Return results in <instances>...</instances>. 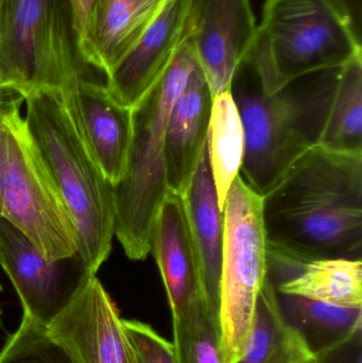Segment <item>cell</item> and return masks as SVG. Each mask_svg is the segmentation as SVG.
<instances>
[{
	"label": "cell",
	"mask_w": 362,
	"mask_h": 363,
	"mask_svg": "<svg viewBox=\"0 0 362 363\" xmlns=\"http://www.w3.org/2000/svg\"><path fill=\"white\" fill-rule=\"evenodd\" d=\"M219 328L223 363L242 357L259 294L268 277V245L261 196L238 176L223 206Z\"/></svg>",
	"instance_id": "8"
},
{
	"label": "cell",
	"mask_w": 362,
	"mask_h": 363,
	"mask_svg": "<svg viewBox=\"0 0 362 363\" xmlns=\"http://www.w3.org/2000/svg\"><path fill=\"white\" fill-rule=\"evenodd\" d=\"M123 328L142 363H176L172 342L157 334L150 325L123 319Z\"/></svg>",
	"instance_id": "25"
},
{
	"label": "cell",
	"mask_w": 362,
	"mask_h": 363,
	"mask_svg": "<svg viewBox=\"0 0 362 363\" xmlns=\"http://www.w3.org/2000/svg\"><path fill=\"white\" fill-rule=\"evenodd\" d=\"M169 0H98L82 44L85 63L106 77L137 44Z\"/></svg>",
	"instance_id": "16"
},
{
	"label": "cell",
	"mask_w": 362,
	"mask_h": 363,
	"mask_svg": "<svg viewBox=\"0 0 362 363\" xmlns=\"http://www.w3.org/2000/svg\"><path fill=\"white\" fill-rule=\"evenodd\" d=\"M28 130L46 162L78 238V255L96 275L112 251L116 225L114 191L91 157L63 91L43 89L26 97Z\"/></svg>",
	"instance_id": "2"
},
{
	"label": "cell",
	"mask_w": 362,
	"mask_h": 363,
	"mask_svg": "<svg viewBox=\"0 0 362 363\" xmlns=\"http://www.w3.org/2000/svg\"><path fill=\"white\" fill-rule=\"evenodd\" d=\"M198 65L193 44L184 38L163 76L132 108L127 172L113 187L115 235L131 260L146 259L150 253L151 230L169 192L164 157L168 118Z\"/></svg>",
	"instance_id": "3"
},
{
	"label": "cell",
	"mask_w": 362,
	"mask_h": 363,
	"mask_svg": "<svg viewBox=\"0 0 362 363\" xmlns=\"http://www.w3.org/2000/svg\"><path fill=\"white\" fill-rule=\"evenodd\" d=\"M261 211L274 257L361 260L362 155L312 147L261 196Z\"/></svg>",
	"instance_id": "1"
},
{
	"label": "cell",
	"mask_w": 362,
	"mask_h": 363,
	"mask_svg": "<svg viewBox=\"0 0 362 363\" xmlns=\"http://www.w3.org/2000/svg\"><path fill=\"white\" fill-rule=\"evenodd\" d=\"M362 55L350 17L336 0H266L244 63L268 94Z\"/></svg>",
	"instance_id": "4"
},
{
	"label": "cell",
	"mask_w": 362,
	"mask_h": 363,
	"mask_svg": "<svg viewBox=\"0 0 362 363\" xmlns=\"http://www.w3.org/2000/svg\"><path fill=\"white\" fill-rule=\"evenodd\" d=\"M104 77L85 63L69 0H4L0 12V83L27 97L66 91L80 79Z\"/></svg>",
	"instance_id": "5"
},
{
	"label": "cell",
	"mask_w": 362,
	"mask_h": 363,
	"mask_svg": "<svg viewBox=\"0 0 362 363\" xmlns=\"http://www.w3.org/2000/svg\"><path fill=\"white\" fill-rule=\"evenodd\" d=\"M189 0H169L131 51L106 77V89L132 108L159 81L185 38Z\"/></svg>",
	"instance_id": "13"
},
{
	"label": "cell",
	"mask_w": 362,
	"mask_h": 363,
	"mask_svg": "<svg viewBox=\"0 0 362 363\" xmlns=\"http://www.w3.org/2000/svg\"><path fill=\"white\" fill-rule=\"evenodd\" d=\"M176 363H223L218 315L205 298L172 318Z\"/></svg>",
	"instance_id": "23"
},
{
	"label": "cell",
	"mask_w": 362,
	"mask_h": 363,
	"mask_svg": "<svg viewBox=\"0 0 362 363\" xmlns=\"http://www.w3.org/2000/svg\"><path fill=\"white\" fill-rule=\"evenodd\" d=\"M318 146L362 155V55L340 67Z\"/></svg>",
	"instance_id": "21"
},
{
	"label": "cell",
	"mask_w": 362,
	"mask_h": 363,
	"mask_svg": "<svg viewBox=\"0 0 362 363\" xmlns=\"http://www.w3.org/2000/svg\"><path fill=\"white\" fill-rule=\"evenodd\" d=\"M268 277L283 294L362 308V260L332 258L295 264L268 254Z\"/></svg>",
	"instance_id": "18"
},
{
	"label": "cell",
	"mask_w": 362,
	"mask_h": 363,
	"mask_svg": "<svg viewBox=\"0 0 362 363\" xmlns=\"http://www.w3.org/2000/svg\"><path fill=\"white\" fill-rule=\"evenodd\" d=\"M314 363H362V328L339 345L314 356Z\"/></svg>",
	"instance_id": "26"
},
{
	"label": "cell",
	"mask_w": 362,
	"mask_h": 363,
	"mask_svg": "<svg viewBox=\"0 0 362 363\" xmlns=\"http://www.w3.org/2000/svg\"><path fill=\"white\" fill-rule=\"evenodd\" d=\"M25 102L23 94L13 87L6 86L0 83V115H6L15 110H19Z\"/></svg>",
	"instance_id": "28"
},
{
	"label": "cell",
	"mask_w": 362,
	"mask_h": 363,
	"mask_svg": "<svg viewBox=\"0 0 362 363\" xmlns=\"http://www.w3.org/2000/svg\"><path fill=\"white\" fill-rule=\"evenodd\" d=\"M210 169L223 211L227 192L242 169L244 157V133L237 106L231 91L215 96L208 134Z\"/></svg>",
	"instance_id": "22"
},
{
	"label": "cell",
	"mask_w": 362,
	"mask_h": 363,
	"mask_svg": "<svg viewBox=\"0 0 362 363\" xmlns=\"http://www.w3.org/2000/svg\"><path fill=\"white\" fill-rule=\"evenodd\" d=\"M0 266L12 281L23 307V317L47 326L78 289L85 270L78 254L49 260L35 245L0 216Z\"/></svg>",
	"instance_id": "9"
},
{
	"label": "cell",
	"mask_w": 362,
	"mask_h": 363,
	"mask_svg": "<svg viewBox=\"0 0 362 363\" xmlns=\"http://www.w3.org/2000/svg\"><path fill=\"white\" fill-rule=\"evenodd\" d=\"M63 93L91 157L115 187L127 172L133 133L132 108L119 104L106 82L100 81L80 79Z\"/></svg>",
	"instance_id": "12"
},
{
	"label": "cell",
	"mask_w": 362,
	"mask_h": 363,
	"mask_svg": "<svg viewBox=\"0 0 362 363\" xmlns=\"http://www.w3.org/2000/svg\"><path fill=\"white\" fill-rule=\"evenodd\" d=\"M97 1L98 0H69L72 26H74V34H76V40L81 55H82L83 40L86 33L89 17H91L94 6Z\"/></svg>",
	"instance_id": "27"
},
{
	"label": "cell",
	"mask_w": 362,
	"mask_h": 363,
	"mask_svg": "<svg viewBox=\"0 0 362 363\" xmlns=\"http://www.w3.org/2000/svg\"><path fill=\"white\" fill-rule=\"evenodd\" d=\"M276 298L281 315L299 333L312 356L339 345L362 328V308L335 306L283 294L276 287Z\"/></svg>",
	"instance_id": "20"
},
{
	"label": "cell",
	"mask_w": 362,
	"mask_h": 363,
	"mask_svg": "<svg viewBox=\"0 0 362 363\" xmlns=\"http://www.w3.org/2000/svg\"><path fill=\"white\" fill-rule=\"evenodd\" d=\"M212 91L198 65L168 118L164 143L168 189L183 196L208 142Z\"/></svg>",
	"instance_id": "15"
},
{
	"label": "cell",
	"mask_w": 362,
	"mask_h": 363,
	"mask_svg": "<svg viewBox=\"0 0 362 363\" xmlns=\"http://www.w3.org/2000/svg\"><path fill=\"white\" fill-rule=\"evenodd\" d=\"M19 110L2 115L0 123V216L49 260L74 257V221Z\"/></svg>",
	"instance_id": "6"
},
{
	"label": "cell",
	"mask_w": 362,
	"mask_h": 363,
	"mask_svg": "<svg viewBox=\"0 0 362 363\" xmlns=\"http://www.w3.org/2000/svg\"><path fill=\"white\" fill-rule=\"evenodd\" d=\"M2 4H4V0H0V12H1Z\"/></svg>",
	"instance_id": "29"
},
{
	"label": "cell",
	"mask_w": 362,
	"mask_h": 363,
	"mask_svg": "<svg viewBox=\"0 0 362 363\" xmlns=\"http://www.w3.org/2000/svg\"><path fill=\"white\" fill-rule=\"evenodd\" d=\"M182 198L201 269L206 301L219 318L225 224L210 169L208 142Z\"/></svg>",
	"instance_id": "17"
},
{
	"label": "cell",
	"mask_w": 362,
	"mask_h": 363,
	"mask_svg": "<svg viewBox=\"0 0 362 363\" xmlns=\"http://www.w3.org/2000/svg\"><path fill=\"white\" fill-rule=\"evenodd\" d=\"M0 315H1V311H0Z\"/></svg>",
	"instance_id": "33"
},
{
	"label": "cell",
	"mask_w": 362,
	"mask_h": 363,
	"mask_svg": "<svg viewBox=\"0 0 362 363\" xmlns=\"http://www.w3.org/2000/svg\"><path fill=\"white\" fill-rule=\"evenodd\" d=\"M150 253L161 272L172 318L205 298L184 202L179 194L168 192L161 205L151 230Z\"/></svg>",
	"instance_id": "14"
},
{
	"label": "cell",
	"mask_w": 362,
	"mask_h": 363,
	"mask_svg": "<svg viewBox=\"0 0 362 363\" xmlns=\"http://www.w3.org/2000/svg\"><path fill=\"white\" fill-rule=\"evenodd\" d=\"M0 363H77L45 326L23 317L0 351Z\"/></svg>",
	"instance_id": "24"
},
{
	"label": "cell",
	"mask_w": 362,
	"mask_h": 363,
	"mask_svg": "<svg viewBox=\"0 0 362 363\" xmlns=\"http://www.w3.org/2000/svg\"><path fill=\"white\" fill-rule=\"evenodd\" d=\"M230 91L244 133V162L238 176L263 196L314 147L303 91L293 81L268 94L248 63L234 74Z\"/></svg>",
	"instance_id": "7"
},
{
	"label": "cell",
	"mask_w": 362,
	"mask_h": 363,
	"mask_svg": "<svg viewBox=\"0 0 362 363\" xmlns=\"http://www.w3.org/2000/svg\"><path fill=\"white\" fill-rule=\"evenodd\" d=\"M256 27L250 0H189L185 38L193 44L213 97L230 91Z\"/></svg>",
	"instance_id": "11"
},
{
	"label": "cell",
	"mask_w": 362,
	"mask_h": 363,
	"mask_svg": "<svg viewBox=\"0 0 362 363\" xmlns=\"http://www.w3.org/2000/svg\"><path fill=\"white\" fill-rule=\"evenodd\" d=\"M47 330L77 363H142L96 275L84 277Z\"/></svg>",
	"instance_id": "10"
},
{
	"label": "cell",
	"mask_w": 362,
	"mask_h": 363,
	"mask_svg": "<svg viewBox=\"0 0 362 363\" xmlns=\"http://www.w3.org/2000/svg\"><path fill=\"white\" fill-rule=\"evenodd\" d=\"M314 356L281 315L269 277L259 294L250 334L236 363H305Z\"/></svg>",
	"instance_id": "19"
},
{
	"label": "cell",
	"mask_w": 362,
	"mask_h": 363,
	"mask_svg": "<svg viewBox=\"0 0 362 363\" xmlns=\"http://www.w3.org/2000/svg\"><path fill=\"white\" fill-rule=\"evenodd\" d=\"M305 363H314V358H312V360H310V362H305Z\"/></svg>",
	"instance_id": "30"
},
{
	"label": "cell",
	"mask_w": 362,
	"mask_h": 363,
	"mask_svg": "<svg viewBox=\"0 0 362 363\" xmlns=\"http://www.w3.org/2000/svg\"><path fill=\"white\" fill-rule=\"evenodd\" d=\"M2 290V288H1V286H0V291H1Z\"/></svg>",
	"instance_id": "32"
},
{
	"label": "cell",
	"mask_w": 362,
	"mask_h": 363,
	"mask_svg": "<svg viewBox=\"0 0 362 363\" xmlns=\"http://www.w3.org/2000/svg\"><path fill=\"white\" fill-rule=\"evenodd\" d=\"M1 117H2V115H0V123H1Z\"/></svg>",
	"instance_id": "31"
}]
</instances>
